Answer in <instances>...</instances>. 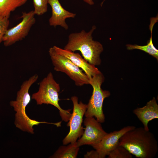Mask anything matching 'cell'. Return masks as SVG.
<instances>
[{
  "instance_id": "1",
  "label": "cell",
  "mask_w": 158,
  "mask_h": 158,
  "mask_svg": "<svg viewBox=\"0 0 158 158\" xmlns=\"http://www.w3.org/2000/svg\"><path fill=\"white\" fill-rule=\"evenodd\" d=\"M119 144L138 158H153L158 150L154 135L144 127H135L126 132L119 139Z\"/></svg>"
},
{
  "instance_id": "2",
  "label": "cell",
  "mask_w": 158,
  "mask_h": 158,
  "mask_svg": "<svg viewBox=\"0 0 158 158\" xmlns=\"http://www.w3.org/2000/svg\"><path fill=\"white\" fill-rule=\"evenodd\" d=\"M96 28L93 25L89 32L83 30L78 33L70 34L64 49L73 52L79 51L89 63L95 66L100 65L101 62L100 56L103 48L99 42L93 40L92 34Z\"/></svg>"
},
{
  "instance_id": "3",
  "label": "cell",
  "mask_w": 158,
  "mask_h": 158,
  "mask_svg": "<svg viewBox=\"0 0 158 158\" xmlns=\"http://www.w3.org/2000/svg\"><path fill=\"white\" fill-rule=\"evenodd\" d=\"M60 90L59 84L56 81L50 72L40 82L38 91L32 94L31 98L35 101L37 105L50 104L57 108L62 120L67 122L71 115V109L65 110L60 106L59 92Z\"/></svg>"
},
{
  "instance_id": "4",
  "label": "cell",
  "mask_w": 158,
  "mask_h": 158,
  "mask_svg": "<svg viewBox=\"0 0 158 158\" xmlns=\"http://www.w3.org/2000/svg\"><path fill=\"white\" fill-rule=\"evenodd\" d=\"M38 78V75L35 74L24 81L17 92L16 100L10 102V105L13 107L16 112L15 124L16 127L23 131L30 129L34 123V120L30 118L26 114L25 108L31 100L29 92V89Z\"/></svg>"
},
{
  "instance_id": "5",
  "label": "cell",
  "mask_w": 158,
  "mask_h": 158,
  "mask_svg": "<svg viewBox=\"0 0 158 158\" xmlns=\"http://www.w3.org/2000/svg\"><path fill=\"white\" fill-rule=\"evenodd\" d=\"M104 80V77L101 72L90 79V84L92 86L93 90L84 114L86 117L95 116L100 123L105 121V117L103 110L104 100L110 95L109 91L103 90L101 87Z\"/></svg>"
},
{
  "instance_id": "6",
  "label": "cell",
  "mask_w": 158,
  "mask_h": 158,
  "mask_svg": "<svg viewBox=\"0 0 158 158\" xmlns=\"http://www.w3.org/2000/svg\"><path fill=\"white\" fill-rule=\"evenodd\" d=\"M49 52L55 71L65 73L77 86L90 84V80L87 75L69 59L57 53L53 47L49 48Z\"/></svg>"
},
{
  "instance_id": "7",
  "label": "cell",
  "mask_w": 158,
  "mask_h": 158,
  "mask_svg": "<svg viewBox=\"0 0 158 158\" xmlns=\"http://www.w3.org/2000/svg\"><path fill=\"white\" fill-rule=\"evenodd\" d=\"M71 100L73 104V112L67 124L70 127V131L62 141L64 145L76 142L84 132L82 124L83 116L87 110V104L82 101L78 103V98L76 96L71 97Z\"/></svg>"
},
{
  "instance_id": "8",
  "label": "cell",
  "mask_w": 158,
  "mask_h": 158,
  "mask_svg": "<svg viewBox=\"0 0 158 158\" xmlns=\"http://www.w3.org/2000/svg\"><path fill=\"white\" fill-rule=\"evenodd\" d=\"M33 10L22 12L21 22L6 32L3 39L5 47L10 46L22 40L28 35L30 29L36 22Z\"/></svg>"
},
{
  "instance_id": "9",
  "label": "cell",
  "mask_w": 158,
  "mask_h": 158,
  "mask_svg": "<svg viewBox=\"0 0 158 158\" xmlns=\"http://www.w3.org/2000/svg\"><path fill=\"white\" fill-rule=\"evenodd\" d=\"M84 123L85 127L84 128L85 130L81 137L77 141L78 147L97 144L107 133L103 129L101 123L93 117H86Z\"/></svg>"
},
{
  "instance_id": "10",
  "label": "cell",
  "mask_w": 158,
  "mask_h": 158,
  "mask_svg": "<svg viewBox=\"0 0 158 158\" xmlns=\"http://www.w3.org/2000/svg\"><path fill=\"white\" fill-rule=\"evenodd\" d=\"M135 127L133 126H128L119 130L107 133L99 143L92 146L97 152L99 158H105L118 144L121 137L126 132Z\"/></svg>"
},
{
  "instance_id": "11",
  "label": "cell",
  "mask_w": 158,
  "mask_h": 158,
  "mask_svg": "<svg viewBox=\"0 0 158 158\" xmlns=\"http://www.w3.org/2000/svg\"><path fill=\"white\" fill-rule=\"evenodd\" d=\"M53 47L57 53L69 59L76 66L83 71L89 80L101 72L95 66L89 63L78 53L62 49L56 46Z\"/></svg>"
},
{
  "instance_id": "12",
  "label": "cell",
  "mask_w": 158,
  "mask_h": 158,
  "mask_svg": "<svg viewBox=\"0 0 158 158\" xmlns=\"http://www.w3.org/2000/svg\"><path fill=\"white\" fill-rule=\"evenodd\" d=\"M48 4L50 6L52 10V15L49 20V25L54 27L60 26L65 30H68V26L66 22V19L75 18L76 14L64 9L59 0H48Z\"/></svg>"
},
{
  "instance_id": "13",
  "label": "cell",
  "mask_w": 158,
  "mask_h": 158,
  "mask_svg": "<svg viewBox=\"0 0 158 158\" xmlns=\"http://www.w3.org/2000/svg\"><path fill=\"white\" fill-rule=\"evenodd\" d=\"M133 113L143 124L144 128L149 130L148 123L153 119L158 118V105L154 97L142 107H138L133 110Z\"/></svg>"
},
{
  "instance_id": "14",
  "label": "cell",
  "mask_w": 158,
  "mask_h": 158,
  "mask_svg": "<svg viewBox=\"0 0 158 158\" xmlns=\"http://www.w3.org/2000/svg\"><path fill=\"white\" fill-rule=\"evenodd\" d=\"M158 21L157 19L155 17L151 18L150 23L149 25L150 29L151 31V37L148 41L147 45L140 46L137 44L126 45L127 48L128 50L134 49H139L148 53L158 60V50L154 46L152 41V34L153 28L155 24Z\"/></svg>"
},
{
  "instance_id": "15",
  "label": "cell",
  "mask_w": 158,
  "mask_h": 158,
  "mask_svg": "<svg viewBox=\"0 0 158 158\" xmlns=\"http://www.w3.org/2000/svg\"><path fill=\"white\" fill-rule=\"evenodd\" d=\"M27 0H0V18H9L11 12L24 5Z\"/></svg>"
},
{
  "instance_id": "16",
  "label": "cell",
  "mask_w": 158,
  "mask_h": 158,
  "mask_svg": "<svg viewBox=\"0 0 158 158\" xmlns=\"http://www.w3.org/2000/svg\"><path fill=\"white\" fill-rule=\"evenodd\" d=\"M79 150L77 141L71 143L67 146H61L51 156L53 158H75Z\"/></svg>"
},
{
  "instance_id": "17",
  "label": "cell",
  "mask_w": 158,
  "mask_h": 158,
  "mask_svg": "<svg viewBox=\"0 0 158 158\" xmlns=\"http://www.w3.org/2000/svg\"><path fill=\"white\" fill-rule=\"evenodd\" d=\"M109 158H132V154L124 147L118 144L110 152Z\"/></svg>"
},
{
  "instance_id": "18",
  "label": "cell",
  "mask_w": 158,
  "mask_h": 158,
  "mask_svg": "<svg viewBox=\"0 0 158 158\" xmlns=\"http://www.w3.org/2000/svg\"><path fill=\"white\" fill-rule=\"evenodd\" d=\"M35 15L41 16L47 11L48 0H33Z\"/></svg>"
},
{
  "instance_id": "19",
  "label": "cell",
  "mask_w": 158,
  "mask_h": 158,
  "mask_svg": "<svg viewBox=\"0 0 158 158\" xmlns=\"http://www.w3.org/2000/svg\"><path fill=\"white\" fill-rule=\"evenodd\" d=\"M9 18H0V44L3 42V37L9 25Z\"/></svg>"
},
{
  "instance_id": "20",
  "label": "cell",
  "mask_w": 158,
  "mask_h": 158,
  "mask_svg": "<svg viewBox=\"0 0 158 158\" xmlns=\"http://www.w3.org/2000/svg\"><path fill=\"white\" fill-rule=\"evenodd\" d=\"M85 158H99V157L97 152L96 151L92 150L87 152L84 156Z\"/></svg>"
},
{
  "instance_id": "21",
  "label": "cell",
  "mask_w": 158,
  "mask_h": 158,
  "mask_svg": "<svg viewBox=\"0 0 158 158\" xmlns=\"http://www.w3.org/2000/svg\"><path fill=\"white\" fill-rule=\"evenodd\" d=\"M85 2L90 5H93L94 3L92 0H83Z\"/></svg>"
},
{
  "instance_id": "22",
  "label": "cell",
  "mask_w": 158,
  "mask_h": 158,
  "mask_svg": "<svg viewBox=\"0 0 158 158\" xmlns=\"http://www.w3.org/2000/svg\"><path fill=\"white\" fill-rule=\"evenodd\" d=\"M106 0H104L101 3V6H102V5L104 2V1H105Z\"/></svg>"
}]
</instances>
